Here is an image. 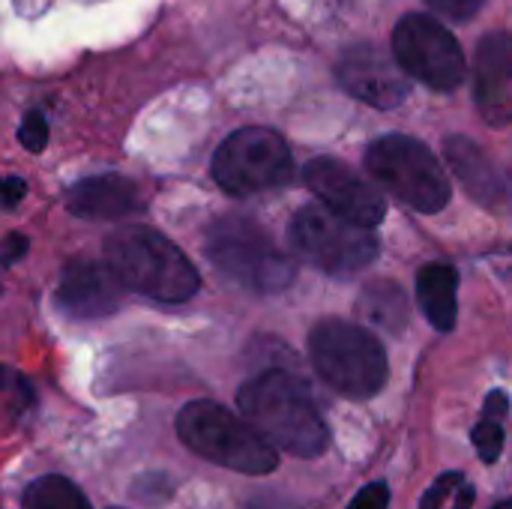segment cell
<instances>
[{"instance_id": "obj_21", "label": "cell", "mask_w": 512, "mask_h": 509, "mask_svg": "<svg viewBox=\"0 0 512 509\" xmlns=\"http://www.w3.org/2000/svg\"><path fill=\"white\" fill-rule=\"evenodd\" d=\"M18 141L30 150V153H39L48 141V120L42 111H30L24 120H21V129H18Z\"/></svg>"}, {"instance_id": "obj_5", "label": "cell", "mask_w": 512, "mask_h": 509, "mask_svg": "<svg viewBox=\"0 0 512 509\" xmlns=\"http://www.w3.org/2000/svg\"><path fill=\"white\" fill-rule=\"evenodd\" d=\"M366 171L378 186L414 207L417 213H438L450 204L453 186L435 153L411 135H384L366 150Z\"/></svg>"}, {"instance_id": "obj_25", "label": "cell", "mask_w": 512, "mask_h": 509, "mask_svg": "<svg viewBox=\"0 0 512 509\" xmlns=\"http://www.w3.org/2000/svg\"><path fill=\"white\" fill-rule=\"evenodd\" d=\"M507 411H510V399H507V393H501V390L489 393L483 414H486V417H495V420H501V417H507Z\"/></svg>"}, {"instance_id": "obj_13", "label": "cell", "mask_w": 512, "mask_h": 509, "mask_svg": "<svg viewBox=\"0 0 512 509\" xmlns=\"http://www.w3.org/2000/svg\"><path fill=\"white\" fill-rule=\"evenodd\" d=\"M477 108L489 126L512 123V36L489 33L477 48Z\"/></svg>"}, {"instance_id": "obj_24", "label": "cell", "mask_w": 512, "mask_h": 509, "mask_svg": "<svg viewBox=\"0 0 512 509\" xmlns=\"http://www.w3.org/2000/svg\"><path fill=\"white\" fill-rule=\"evenodd\" d=\"M24 192H27V183H24L21 177H6V180H3V204H6L9 210L24 198Z\"/></svg>"}, {"instance_id": "obj_7", "label": "cell", "mask_w": 512, "mask_h": 509, "mask_svg": "<svg viewBox=\"0 0 512 509\" xmlns=\"http://www.w3.org/2000/svg\"><path fill=\"white\" fill-rule=\"evenodd\" d=\"M291 249L327 276H354L378 258V237L372 228L330 210L309 204L297 210L288 228Z\"/></svg>"}, {"instance_id": "obj_10", "label": "cell", "mask_w": 512, "mask_h": 509, "mask_svg": "<svg viewBox=\"0 0 512 509\" xmlns=\"http://www.w3.org/2000/svg\"><path fill=\"white\" fill-rule=\"evenodd\" d=\"M303 180L321 198V204H327L330 210L366 228H375L387 216L384 195L372 183H366L360 174H354L351 165H345L342 159H333V156L312 159L303 168Z\"/></svg>"}, {"instance_id": "obj_6", "label": "cell", "mask_w": 512, "mask_h": 509, "mask_svg": "<svg viewBox=\"0 0 512 509\" xmlns=\"http://www.w3.org/2000/svg\"><path fill=\"white\" fill-rule=\"evenodd\" d=\"M207 258L231 282L255 294H276L294 282V261L246 216H225L210 228Z\"/></svg>"}, {"instance_id": "obj_9", "label": "cell", "mask_w": 512, "mask_h": 509, "mask_svg": "<svg viewBox=\"0 0 512 509\" xmlns=\"http://www.w3.org/2000/svg\"><path fill=\"white\" fill-rule=\"evenodd\" d=\"M393 57L432 90H453L465 78L459 39L429 15H405L393 30Z\"/></svg>"}, {"instance_id": "obj_11", "label": "cell", "mask_w": 512, "mask_h": 509, "mask_svg": "<svg viewBox=\"0 0 512 509\" xmlns=\"http://www.w3.org/2000/svg\"><path fill=\"white\" fill-rule=\"evenodd\" d=\"M402 72H405L402 63L393 60L390 54H384L372 42L345 48L336 63L339 84L354 99H360L372 108H396L408 96L411 84Z\"/></svg>"}, {"instance_id": "obj_28", "label": "cell", "mask_w": 512, "mask_h": 509, "mask_svg": "<svg viewBox=\"0 0 512 509\" xmlns=\"http://www.w3.org/2000/svg\"><path fill=\"white\" fill-rule=\"evenodd\" d=\"M495 509H512V498H507L504 504H498V507H495Z\"/></svg>"}, {"instance_id": "obj_8", "label": "cell", "mask_w": 512, "mask_h": 509, "mask_svg": "<svg viewBox=\"0 0 512 509\" xmlns=\"http://www.w3.org/2000/svg\"><path fill=\"white\" fill-rule=\"evenodd\" d=\"M294 159L285 138L264 126L237 129L213 156V180L228 195H258L291 183Z\"/></svg>"}, {"instance_id": "obj_4", "label": "cell", "mask_w": 512, "mask_h": 509, "mask_svg": "<svg viewBox=\"0 0 512 509\" xmlns=\"http://www.w3.org/2000/svg\"><path fill=\"white\" fill-rule=\"evenodd\" d=\"M309 357L321 381L348 399H372L390 378L384 345L360 324L327 318L309 333Z\"/></svg>"}, {"instance_id": "obj_15", "label": "cell", "mask_w": 512, "mask_h": 509, "mask_svg": "<svg viewBox=\"0 0 512 509\" xmlns=\"http://www.w3.org/2000/svg\"><path fill=\"white\" fill-rule=\"evenodd\" d=\"M459 276L450 264L432 261L417 273V303L429 324L441 333H450L456 327L459 300H456Z\"/></svg>"}, {"instance_id": "obj_14", "label": "cell", "mask_w": 512, "mask_h": 509, "mask_svg": "<svg viewBox=\"0 0 512 509\" xmlns=\"http://www.w3.org/2000/svg\"><path fill=\"white\" fill-rule=\"evenodd\" d=\"M66 207L81 219H126L144 210L138 186L120 174H99L78 180L66 192Z\"/></svg>"}, {"instance_id": "obj_1", "label": "cell", "mask_w": 512, "mask_h": 509, "mask_svg": "<svg viewBox=\"0 0 512 509\" xmlns=\"http://www.w3.org/2000/svg\"><path fill=\"white\" fill-rule=\"evenodd\" d=\"M240 414L294 459H318L330 447V429L300 378L267 369L237 390Z\"/></svg>"}, {"instance_id": "obj_3", "label": "cell", "mask_w": 512, "mask_h": 509, "mask_svg": "<svg viewBox=\"0 0 512 509\" xmlns=\"http://www.w3.org/2000/svg\"><path fill=\"white\" fill-rule=\"evenodd\" d=\"M177 438L195 456L237 474L264 477L279 465V447H273L246 417L207 399L189 402L177 414Z\"/></svg>"}, {"instance_id": "obj_26", "label": "cell", "mask_w": 512, "mask_h": 509, "mask_svg": "<svg viewBox=\"0 0 512 509\" xmlns=\"http://www.w3.org/2000/svg\"><path fill=\"white\" fill-rule=\"evenodd\" d=\"M24 252H27V240H24L21 234H9V237H6L3 264H6V267H12V264H15V258H18V255H24Z\"/></svg>"}, {"instance_id": "obj_20", "label": "cell", "mask_w": 512, "mask_h": 509, "mask_svg": "<svg viewBox=\"0 0 512 509\" xmlns=\"http://www.w3.org/2000/svg\"><path fill=\"white\" fill-rule=\"evenodd\" d=\"M462 486H465V477H462L459 471L441 474V477L426 489V495H423V501H420V509H444V504H447L450 498L459 495Z\"/></svg>"}, {"instance_id": "obj_19", "label": "cell", "mask_w": 512, "mask_h": 509, "mask_svg": "<svg viewBox=\"0 0 512 509\" xmlns=\"http://www.w3.org/2000/svg\"><path fill=\"white\" fill-rule=\"evenodd\" d=\"M474 447H477V456L486 462V465H492V462H498V456L504 453V426H501V420H495V417H486L483 414V420L474 426Z\"/></svg>"}, {"instance_id": "obj_22", "label": "cell", "mask_w": 512, "mask_h": 509, "mask_svg": "<svg viewBox=\"0 0 512 509\" xmlns=\"http://www.w3.org/2000/svg\"><path fill=\"white\" fill-rule=\"evenodd\" d=\"M426 3L450 21H468L480 12L486 0H426Z\"/></svg>"}, {"instance_id": "obj_27", "label": "cell", "mask_w": 512, "mask_h": 509, "mask_svg": "<svg viewBox=\"0 0 512 509\" xmlns=\"http://www.w3.org/2000/svg\"><path fill=\"white\" fill-rule=\"evenodd\" d=\"M474 507V486L471 483H465L462 489H459V495L453 498V507L450 509H471Z\"/></svg>"}, {"instance_id": "obj_16", "label": "cell", "mask_w": 512, "mask_h": 509, "mask_svg": "<svg viewBox=\"0 0 512 509\" xmlns=\"http://www.w3.org/2000/svg\"><path fill=\"white\" fill-rule=\"evenodd\" d=\"M447 162L453 165L462 186L483 204H492L501 195V180L489 156L471 138H447Z\"/></svg>"}, {"instance_id": "obj_23", "label": "cell", "mask_w": 512, "mask_h": 509, "mask_svg": "<svg viewBox=\"0 0 512 509\" xmlns=\"http://www.w3.org/2000/svg\"><path fill=\"white\" fill-rule=\"evenodd\" d=\"M390 507V489L387 483H369L366 489L357 492L348 509H387Z\"/></svg>"}, {"instance_id": "obj_12", "label": "cell", "mask_w": 512, "mask_h": 509, "mask_svg": "<svg viewBox=\"0 0 512 509\" xmlns=\"http://www.w3.org/2000/svg\"><path fill=\"white\" fill-rule=\"evenodd\" d=\"M123 282L111 264H99L90 258H78L66 264L57 285V309L75 321H96L117 312L123 300Z\"/></svg>"}, {"instance_id": "obj_17", "label": "cell", "mask_w": 512, "mask_h": 509, "mask_svg": "<svg viewBox=\"0 0 512 509\" xmlns=\"http://www.w3.org/2000/svg\"><path fill=\"white\" fill-rule=\"evenodd\" d=\"M357 312L366 324L399 336L408 327V300L396 282H372L357 300Z\"/></svg>"}, {"instance_id": "obj_2", "label": "cell", "mask_w": 512, "mask_h": 509, "mask_svg": "<svg viewBox=\"0 0 512 509\" xmlns=\"http://www.w3.org/2000/svg\"><path fill=\"white\" fill-rule=\"evenodd\" d=\"M105 258L129 291L156 303H186L201 288L192 261L147 225H120L105 240Z\"/></svg>"}, {"instance_id": "obj_18", "label": "cell", "mask_w": 512, "mask_h": 509, "mask_svg": "<svg viewBox=\"0 0 512 509\" xmlns=\"http://www.w3.org/2000/svg\"><path fill=\"white\" fill-rule=\"evenodd\" d=\"M21 509H93L84 492L57 474L39 477L21 492Z\"/></svg>"}]
</instances>
